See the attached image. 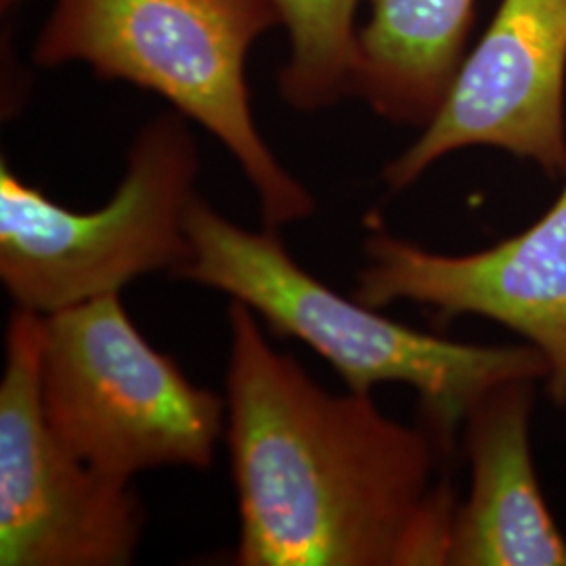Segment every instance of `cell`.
I'll use <instances>...</instances> for the list:
<instances>
[{
  "label": "cell",
  "instance_id": "obj_12",
  "mask_svg": "<svg viewBox=\"0 0 566 566\" xmlns=\"http://www.w3.org/2000/svg\"><path fill=\"white\" fill-rule=\"evenodd\" d=\"M2 2H4V4H13L15 0H2Z\"/></svg>",
  "mask_w": 566,
  "mask_h": 566
},
{
  "label": "cell",
  "instance_id": "obj_10",
  "mask_svg": "<svg viewBox=\"0 0 566 566\" xmlns=\"http://www.w3.org/2000/svg\"><path fill=\"white\" fill-rule=\"evenodd\" d=\"M355 97L380 118L426 128L465 60L474 0H369Z\"/></svg>",
  "mask_w": 566,
  "mask_h": 566
},
{
  "label": "cell",
  "instance_id": "obj_5",
  "mask_svg": "<svg viewBox=\"0 0 566 566\" xmlns=\"http://www.w3.org/2000/svg\"><path fill=\"white\" fill-rule=\"evenodd\" d=\"M41 397L63 446L130 483L154 468L208 470L227 403L137 329L120 294L42 315Z\"/></svg>",
  "mask_w": 566,
  "mask_h": 566
},
{
  "label": "cell",
  "instance_id": "obj_3",
  "mask_svg": "<svg viewBox=\"0 0 566 566\" xmlns=\"http://www.w3.org/2000/svg\"><path fill=\"white\" fill-rule=\"evenodd\" d=\"M275 25V0H55L34 60L81 61L105 81L164 97L223 143L259 198L264 227L280 231L313 217L317 203L264 143L250 107L245 57Z\"/></svg>",
  "mask_w": 566,
  "mask_h": 566
},
{
  "label": "cell",
  "instance_id": "obj_11",
  "mask_svg": "<svg viewBox=\"0 0 566 566\" xmlns=\"http://www.w3.org/2000/svg\"><path fill=\"white\" fill-rule=\"evenodd\" d=\"M290 36V60L280 72L283 102L319 112L355 97L359 65V0H275Z\"/></svg>",
  "mask_w": 566,
  "mask_h": 566
},
{
  "label": "cell",
  "instance_id": "obj_4",
  "mask_svg": "<svg viewBox=\"0 0 566 566\" xmlns=\"http://www.w3.org/2000/svg\"><path fill=\"white\" fill-rule=\"evenodd\" d=\"M200 151L182 114L147 122L114 198L93 212L53 202L0 164V280L20 308L51 315L189 259Z\"/></svg>",
  "mask_w": 566,
  "mask_h": 566
},
{
  "label": "cell",
  "instance_id": "obj_1",
  "mask_svg": "<svg viewBox=\"0 0 566 566\" xmlns=\"http://www.w3.org/2000/svg\"><path fill=\"white\" fill-rule=\"evenodd\" d=\"M224 441L240 566H447L460 497L422 422L334 395L231 301Z\"/></svg>",
  "mask_w": 566,
  "mask_h": 566
},
{
  "label": "cell",
  "instance_id": "obj_7",
  "mask_svg": "<svg viewBox=\"0 0 566 566\" xmlns=\"http://www.w3.org/2000/svg\"><path fill=\"white\" fill-rule=\"evenodd\" d=\"M468 147H493L566 175V0H502L465 55L443 107L385 181L403 191L434 164Z\"/></svg>",
  "mask_w": 566,
  "mask_h": 566
},
{
  "label": "cell",
  "instance_id": "obj_9",
  "mask_svg": "<svg viewBox=\"0 0 566 566\" xmlns=\"http://www.w3.org/2000/svg\"><path fill=\"white\" fill-rule=\"evenodd\" d=\"M535 378L489 388L462 424L470 485L447 566H566V535L547 506L533 455Z\"/></svg>",
  "mask_w": 566,
  "mask_h": 566
},
{
  "label": "cell",
  "instance_id": "obj_2",
  "mask_svg": "<svg viewBox=\"0 0 566 566\" xmlns=\"http://www.w3.org/2000/svg\"><path fill=\"white\" fill-rule=\"evenodd\" d=\"M187 233L189 259L175 277L250 306L275 336L317 353L353 392L409 386L420 397L424 424L449 451L470 407L489 388L512 378H546V361L528 344L458 343L346 298L290 256L277 229H243L202 198L191 206Z\"/></svg>",
  "mask_w": 566,
  "mask_h": 566
},
{
  "label": "cell",
  "instance_id": "obj_8",
  "mask_svg": "<svg viewBox=\"0 0 566 566\" xmlns=\"http://www.w3.org/2000/svg\"><path fill=\"white\" fill-rule=\"evenodd\" d=\"M353 298L385 308L411 303L502 325L546 361L544 385L566 407L565 187L525 231L468 254H443L376 229L365 238Z\"/></svg>",
  "mask_w": 566,
  "mask_h": 566
},
{
  "label": "cell",
  "instance_id": "obj_6",
  "mask_svg": "<svg viewBox=\"0 0 566 566\" xmlns=\"http://www.w3.org/2000/svg\"><path fill=\"white\" fill-rule=\"evenodd\" d=\"M41 348L42 315L15 306L0 382V565H130L145 525L142 500L53 432Z\"/></svg>",
  "mask_w": 566,
  "mask_h": 566
}]
</instances>
